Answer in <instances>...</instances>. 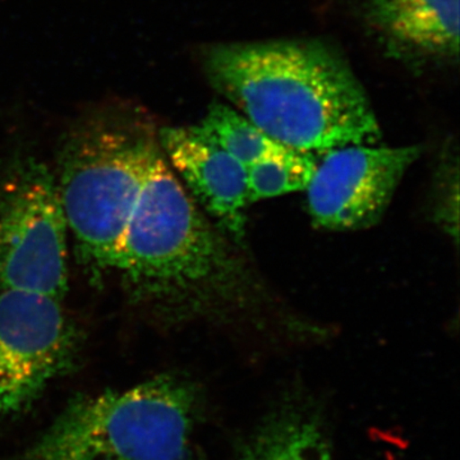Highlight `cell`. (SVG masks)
Segmentation results:
<instances>
[{
    "label": "cell",
    "instance_id": "obj_1",
    "mask_svg": "<svg viewBox=\"0 0 460 460\" xmlns=\"http://www.w3.org/2000/svg\"><path fill=\"white\" fill-rule=\"evenodd\" d=\"M202 63L228 105L283 146L321 155L381 140L367 93L347 60L323 42L217 44Z\"/></svg>",
    "mask_w": 460,
    "mask_h": 460
},
{
    "label": "cell",
    "instance_id": "obj_2",
    "mask_svg": "<svg viewBox=\"0 0 460 460\" xmlns=\"http://www.w3.org/2000/svg\"><path fill=\"white\" fill-rule=\"evenodd\" d=\"M157 138L144 115L111 109L84 118L63 140L58 190L75 259L93 281L114 274L127 211Z\"/></svg>",
    "mask_w": 460,
    "mask_h": 460
},
{
    "label": "cell",
    "instance_id": "obj_3",
    "mask_svg": "<svg viewBox=\"0 0 460 460\" xmlns=\"http://www.w3.org/2000/svg\"><path fill=\"white\" fill-rule=\"evenodd\" d=\"M198 405L195 383L175 372L78 395L22 460H190Z\"/></svg>",
    "mask_w": 460,
    "mask_h": 460
},
{
    "label": "cell",
    "instance_id": "obj_4",
    "mask_svg": "<svg viewBox=\"0 0 460 460\" xmlns=\"http://www.w3.org/2000/svg\"><path fill=\"white\" fill-rule=\"evenodd\" d=\"M68 226L56 174L32 156L0 172V290L63 301L68 292Z\"/></svg>",
    "mask_w": 460,
    "mask_h": 460
},
{
    "label": "cell",
    "instance_id": "obj_5",
    "mask_svg": "<svg viewBox=\"0 0 460 460\" xmlns=\"http://www.w3.org/2000/svg\"><path fill=\"white\" fill-rule=\"evenodd\" d=\"M80 349V330L60 299L0 290V417L30 410L74 368Z\"/></svg>",
    "mask_w": 460,
    "mask_h": 460
},
{
    "label": "cell",
    "instance_id": "obj_6",
    "mask_svg": "<svg viewBox=\"0 0 460 460\" xmlns=\"http://www.w3.org/2000/svg\"><path fill=\"white\" fill-rule=\"evenodd\" d=\"M420 151L417 145H349L321 154L305 189L314 226L330 232L376 226Z\"/></svg>",
    "mask_w": 460,
    "mask_h": 460
},
{
    "label": "cell",
    "instance_id": "obj_7",
    "mask_svg": "<svg viewBox=\"0 0 460 460\" xmlns=\"http://www.w3.org/2000/svg\"><path fill=\"white\" fill-rule=\"evenodd\" d=\"M160 146L199 208L235 243L247 234V171L198 126L159 129Z\"/></svg>",
    "mask_w": 460,
    "mask_h": 460
},
{
    "label": "cell",
    "instance_id": "obj_8",
    "mask_svg": "<svg viewBox=\"0 0 460 460\" xmlns=\"http://www.w3.org/2000/svg\"><path fill=\"white\" fill-rule=\"evenodd\" d=\"M460 0H361L363 16L393 49L431 59L459 57Z\"/></svg>",
    "mask_w": 460,
    "mask_h": 460
},
{
    "label": "cell",
    "instance_id": "obj_9",
    "mask_svg": "<svg viewBox=\"0 0 460 460\" xmlns=\"http://www.w3.org/2000/svg\"><path fill=\"white\" fill-rule=\"evenodd\" d=\"M239 460H332V456L316 420L304 411H281L248 438Z\"/></svg>",
    "mask_w": 460,
    "mask_h": 460
},
{
    "label": "cell",
    "instance_id": "obj_10",
    "mask_svg": "<svg viewBox=\"0 0 460 460\" xmlns=\"http://www.w3.org/2000/svg\"><path fill=\"white\" fill-rule=\"evenodd\" d=\"M196 126L206 137L246 168L286 147L269 137L235 109L223 102H214L204 119Z\"/></svg>",
    "mask_w": 460,
    "mask_h": 460
},
{
    "label": "cell",
    "instance_id": "obj_11",
    "mask_svg": "<svg viewBox=\"0 0 460 460\" xmlns=\"http://www.w3.org/2000/svg\"><path fill=\"white\" fill-rule=\"evenodd\" d=\"M317 159L319 155L284 147L279 153L248 165L250 205L305 190L313 180Z\"/></svg>",
    "mask_w": 460,
    "mask_h": 460
},
{
    "label": "cell",
    "instance_id": "obj_12",
    "mask_svg": "<svg viewBox=\"0 0 460 460\" xmlns=\"http://www.w3.org/2000/svg\"><path fill=\"white\" fill-rule=\"evenodd\" d=\"M434 217L447 235L458 241V164L447 162L438 166Z\"/></svg>",
    "mask_w": 460,
    "mask_h": 460
}]
</instances>
